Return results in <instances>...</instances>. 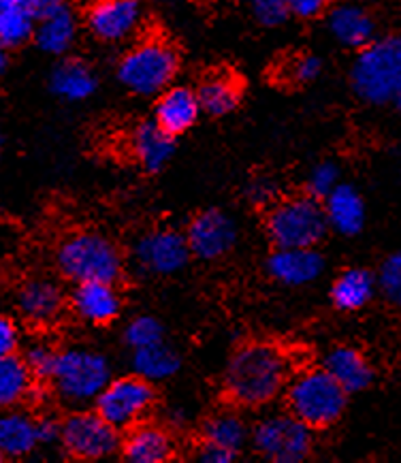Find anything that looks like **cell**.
Masks as SVG:
<instances>
[{
  "label": "cell",
  "instance_id": "6da1fadb",
  "mask_svg": "<svg viewBox=\"0 0 401 463\" xmlns=\"http://www.w3.org/2000/svg\"><path fill=\"white\" fill-rule=\"evenodd\" d=\"M291 376L293 361L284 348L271 342H250L228 359L222 389L235 406L263 408L284 393Z\"/></svg>",
  "mask_w": 401,
  "mask_h": 463
},
{
  "label": "cell",
  "instance_id": "7a4b0ae2",
  "mask_svg": "<svg viewBox=\"0 0 401 463\" xmlns=\"http://www.w3.org/2000/svg\"><path fill=\"white\" fill-rule=\"evenodd\" d=\"M284 391L288 412L312 430H327L338 423L346 411L348 393L324 367H308L293 373Z\"/></svg>",
  "mask_w": 401,
  "mask_h": 463
},
{
  "label": "cell",
  "instance_id": "3957f363",
  "mask_svg": "<svg viewBox=\"0 0 401 463\" xmlns=\"http://www.w3.org/2000/svg\"><path fill=\"white\" fill-rule=\"evenodd\" d=\"M58 269L75 284L120 280L124 259L117 246L97 231H79L61 243L56 254Z\"/></svg>",
  "mask_w": 401,
  "mask_h": 463
},
{
  "label": "cell",
  "instance_id": "277c9868",
  "mask_svg": "<svg viewBox=\"0 0 401 463\" xmlns=\"http://www.w3.org/2000/svg\"><path fill=\"white\" fill-rule=\"evenodd\" d=\"M401 80V37L371 41L361 47L350 71L352 90L369 105L382 107L395 100Z\"/></svg>",
  "mask_w": 401,
  "mask_h": 463
},
{
  "label": "cell",
  "instance_id": "5b68a950",
  "mask_svg": "<svg viewBox=\"0 0 401 463\" xmlns=\"http://www.w3.org/2000/svg\"><path fill=\"white\" fill-rule=\"evenodd\" d=\"M327 229L321 199L312 194L278 199L265 216V231L275 248H314Z\"/></svg>",
  "mask_w": 401,
  "mask_h": 463
},
{
  "label": "cell",
  "instance_id": "8992f818",
  "mask_svg": "<svg viewBox=\"0 0 401 463\" xmlns=\"http://www.w3.org/2000/svg\"><path fill=\"white\" fill-rule=\"evenodd\" d=\"M111 380V367L105 354L90 348H67L58 353L50 383L58 397L69 406L94 402Z\"/></svg>",
  "mask_w": 401,
  "mask_h": 463
},
{
  "label": "cell",
  "instance_id": "52a82bcc",
  "mask_svg": "<svg viewBox=\"0 0 401 463\" xmlns=\"http://www.w3.org/2000/svg\"><path fill=\"white\" fill-rule=\"evenodd\" d=\"M178 67L173 47L161 39H147L124 53L117 64V80L139 97H154L171 86Z\"/></svg>",
  "mask_w": 401,
  "mask_h": 463
},
{
  "label": "cell",
  "instance_id": "ba28073f",
  "mask_svg": "<svg viewBox=\"0 0 401 463\" xmlns=\"http://www.w3.org/2000/svg\"><path fill=\"white\" fill-rule=\"evenodd\" d=\"M252 447L274 463H301L314 449V430L291 412L263 417L252 427Z\"/></svg>",
  "mask_w": 401,
  "mask_h": 463
},
{
  "label": "cell",
  "instance_id": "9c48e42d",
  "mask_svg": "<svg viewBox=\"0 0 401 463\" xmlns=\"http://www.w3.org/2000/svg\"><path fill=\"white\" fill-rule=\"evenodd\" d=\"M154 384L133 373V376L111 378L107 387L94 400V411L117 431H126L147 417V412L154 408Z\"/></svg>",
  "mask_w": 401,
  "mask_h": 463
},
{
  "label": "cell",
  "instance_id": "30bf717a",
  "mask_svg": "<svg viewBox=\"0 0 401 463\" xmlns=\"http://www.w3.org/2000/svg\"><path fill=\"white\" fill-rule=\"evenodd\" d=\"M61 444L79 461H100L114 457L122 447L120 431L94 411H78L62 420Z\"/></svg>",
  "mask_w": 401,
  "mask_h": 463
},
{
  "label": "cell",
  "instance_id": "8fae6325",
  "mask_svg": "<svg viewBox=\"0 0 401 463\" xmlns=\"http://www.w3.org/2000/svg\"><path fill=\"white\" fill-rule=\"evenodd\" d=\"M192 252L186 235L173 229H152L135 243V265L150 276H173L184 269Z\"/></svg>",
  "mask_w": 401,
  "mask_h": 463
},
{
  "label": "cell",
  "instance_id": "7c38bea8",
  "mask_svg": "<svg viewBox=\"0 0 401 463\" xmlns=\"http://www.w3.org/2000/svg\"><path fill=\"white\" fill-rule=\"evenodd\" d=\"M239 231L233 216L222 210H205L188 224L186 240L192 257L200 260H218L227 257L238 243Z\"/></svg>",
  "mask_w": 401,
  "mask_h": 463
},
{
  "label": "cell",
  "instance_id": "4fadbf2b",
  "mask_svg": "<svg viewBox=\"0 0 401 463\" xmlns=\"http://www.w3.org/2000/svg\"><path fill=\"white\" fill-rule=\"evenodd\" d=\"M90 33L105 43H120L139 31L141 5L137 0H97L86 15Z\"/></svg>",
  "mask_w": 401,
  "mask_h": 463
},
{
  "label": "cell",
  "instance_id": "5bb4252c",
  "mask_svg": "<svg viewBox=\"0 0 401 463\" xmlns=\"http://www.w3.org/2000/svg\"><path fill=\"white\" fill-rule=\"evenodd\" d=\"M322 271L324 257L316 248H275L267 259V274L284 287H305Z\"/></svg>",
  "mask_w": 401,
  "mask_h": 463
},
{
  "label": "cell",
  "instance_id": "9a60e30c",
  "mask_svg": "<svg viewBox=\"0 0 401 463\" xmlns=\"http://www.w3.org/2000/svg\"><path fill=\"white\" fill-rule=\"evenodd\" d=\"M128 152L141 169L147 174H158L173 158L175 137L156 120L141 122L128 135Z\"/></svg>",
  "mask_w": 401,
  "mask_h": 463
},
{
  "label": "cell",
  "instance_id": "2e32d148",
  "mask_svg": "<svg viewBox=\"0 0 401 463\" xmlns=\"http://www.w3.org/2000/svg\"><path fill=\"white\" fill-rule=\"evenodd\" d=\"M120 453L128 463H164L173 459L175 442L164 427L141 420L128 430Z\"/></svg>",
  "mask_w": 401,
  "mask_h": 463
},
{
  "label": "cell",
  "instance_id": "e0dca14e",
  "mask_svg": "<svg viewBox=\"0 0 401 463\" xmlns=\"http://www.w3.org/2000/svg\"><path fill=\"white\" fill-rule=\"evenodd\" d=\"M70 307L90 325H109L122 310V299L111 282H81L70 295Z\"/></svg>",
  "mask_w": 401,
  "mask_h": 463
},
{
  "label": "cell",
  "instance_id": "ac0fdd59",
  "mask_svg": "<svg viewBox=\"0 0 401 463\" xmlns=\"http://www.w3.org/2000/svg\"><path fill=\"white\" fill-rule=\"evenodd\" d=\"M17 307L22 317L33 325H50L61 318L64 295L58 284L43 278H34L17 290Z\"/></svg>",
  "mask_w": 401,
  "mask_h": 463
},
{
  "label": "cell",
  "instance_id": "d6986e66",
  "mask_svg": "<svg viewBox=\"0 0 401 463\" xmlns=\"http://www.w3.org/2000/svg\"><path fill=\"white\" fill-rule=\"evenodd\" d=\"M329 33L340 45L361 50L374 41L376 22L371 14L357 3H341L329 14Z\"/></svg>",
  "mask_w": 401,
  "mask_h": 463
},
{
  "label": "cell",
  "instance_id": "ffe728a7",
  "mask_svg": "<svg viewBox=\"0 0 401 463\" xmlns=\"http://www.w3.org/2000/svg\"><path fill=\"white\" fill-rule=\"evenodd\" d=\"M322 367L344 387L346 393H361L374 383V367L361 350L352 346H335L324 354Z\"/></svg>",
  "mask_w": 401,
  "mask_h": 463
},
{
  "label": "cell",
  "instance_id": "44dd1931",
  "mask_svg": "<svg viewBox=\"0 0 401 463\" xmlns=\"http://www.w3.org/2000/svg\"><path fill=\"white\" fill-rule=\"evenodd\" d=\"M199 111L200 103L197 92H192L191 88L175 86L161 92L154 116L156 122L175 137V135L186 133L188 128L197 124Z\"/></svg>",
  "mask_w": 401,
  "mask_h": 463
},
{
  "label": "cell",
  "instance_id": "7402d4cb",
  "mask_svg": "<svg viewBox=\"0 0 401 463\" xmlns=\"http://www.w3.org/2000/svg\"><path fill=\"white\" fill-rule=\"evenodd\" d=\"M324 213L327 222L340 235H357L365 224V201L361 193L350 184H338L324 197Z\"/></svg>",
  "mask_w": 401,
  "mask_h": 463
},
{
  "label": "cell",
  "instance_id": "603a6c76",
  "mask_svg": "<svg viewBox=\"0 0 401 463\" xmlns=\"http://www.w3.org/2000/svg\"><path fill=\"white\" fill-rule=\"evenodd\" d=\"M34 39L37 45L47 53H64L73 45L78 37V20H75L73 9L67 3L58 5L45 15H41L34 24Z\"/></svg>",
  "mask_w": 401,
  "mask_h": 463
},
{
  "label": "cell",
  "instance_id": "cb8c5ba5",
  "mask_svg": "<svg viewBox=\"0 0 401 463\" xmlns=\"http://www.w3.org/2000/svg\"><path fill=\"white\" fill-rule=\"evenodd\" d=\"M39 447L37 420L17 411H0V455L3 459H22Z\"/></svg>",
  "mask_w": 401,
  "mask_h": 463
},
{
  "label": "cell",
  "instance_id": "d4e9b609",
  "mask_svg": "<svg viewBox=\"0 0 401 463\" xmlns=\"http://www.w3.org/2000/svg\"><path fill=\"white\" fill-rule=\"evenodd\" d=\"M376 290H378V280L369 269L350 267L333 280L331 301L341 312H357L374 299Z\"/></svg>",
  "mask_w": 401,
  "mask_h": 463
},
{
  "label": "cell",
  "instance_id": "484cf974",
  "mask_svg": "<svg viewBox=\"0 0 401 463\" xmlns=\"http://www.w3.org/2000/svg\"><path fill=\"white\" fill-rule=\"evenodd\" d=\"M97 77H94L92 69L81 61H64L51 71L50 88L56 97L62 100H78L90 99L94 90H97Z\"/></svg>",
  "mask_w": 401,
  "mask_h": 463
},
{
  "label": "cell",
  "instance_id": "4316f807",
  "mask_svg": "<svg viewBox=\"0 0 401 463\" xmlns=\"http://www.w3.org/2000/svg\"><path fill=\"white\" fill-rule=\"evenodd\" d=\"M131 365H133V373H137V376L145 378L147 383L154 384V383H163V380L173 378L175 373L180 372L182 359L180 354L163 340V342L150 344V346L133 350Z\"/></svg>",
  "mask_w": 401,
  "mask_h": 463
},
{
  "label": "cell",
  "instance_id": "83f0119b",
  "mask_svg": "<svg viewBox=\"0 0 401 463\" xmlns=\"http://www.w3.org/2000/svg\"><path fill=\"white\" fill-rule=\"evenodd\" d=\"M37 15L31 0H0V45L17 47L34 34Z\"/></svg>",
  "mask_w": 401,
  "mask_h": 463
},
{
  "label": "cell",
  "instance_id": "f1b7e54d",
  "mask_svg": "<svg viewBox=\"0 0 401 463\" xmlns=\"http://www.w3.org/2000/svg\"><path fill=\"white\" fill-rule=\"evenodd\" d=\"M197 97L200 109L210 116H227L239 105L241 88L233 75L214 73L200 81Z\"/></svg>",
  "mask_w": 401,
  "mask_h": 463
},
{
  "label": "cell",
  "instance_id": "f546056e",
  "mask_svg": "<svg viewBox=\"0 0 401 463\" xmlns=\"http://www.w3.org/2000/svg\"><path fill=\"white\" fill-rule=\"evenodd\" d=\"M247 438H250V431H247L246 420L233 411L214 412L203 423V442L216 444L235 455H239V450L246 447Z\"/></svg>",
  "mask_w": 401,
  "mask_h": 463
},
{
  "label": "cell",
  "instance_id": "4dcf8cb0",
  "mask_svg": "<svg viewBox=\"0 0 401 463\" xmlns=\"http://www.w3.org/2000/svg\"><path fill=\"white\" fill-rule=\"evenodd\" d=\"M34 384L33 373L28 372L23 359L17 354L0 357V411L14 408L31 395Z\"/></svg>",
  "mask_w": 401,
  "mask_h": 463
},
{
  "label": "cell",
  "instance_id": "1f68e13d",
  "mask_svg": "<svg viewBox=\"0 0 401 463\" xmlns=\"http://www.w3.org/2000/svg\"><path fill=\"white\" fill-rule=\"evenodd\" d=\"M164 340V326L158 318L150 317V314H141V317L133 318L131 323L124 329V342L128 344V348L137 350L150 344L163 342Z\"/></svg>",
  "mask_w": 401,
  "mask_h": 463
},
{
  "label": "cell",
  "instance_id": "d6a6232c",
  "mask_svg": "<svg viewBox=\"0 0 401 463\" xmlns=\"http://www.w3.org/2000/svg\"><path fill=\"white\" fill-rule=\"evenodd\" d=\"M56 361H58V350L43 342L33 344V346L26 350V354H23V364H26L28 372L33 373L34 383H47V380H51Z\"/></svg>",
  "mask_w": 401,
  "mask_h": 463
},
{
  "label": "cell",
  "instance_id": "836d02e7",
  "mask_svg": "<svg viewBox=\"0 0 401 463\" xmlns=\"http://www.w3.org/2000/svg\"><path fill=\"white\" fill-rule=\"evenodd\" d=\"M376 280H378V290L385 295L388 304L401 310V250L385 259Z\"/></svg>",
  "mask_w": 401,
  "mask_h": 463
},
{
  "label": "cell",
  "instance_id": "e575fe53",
  "mask_svg": "<svg viewBox=\"0 0 401 463\" xmlns=\"http://www.w3.org/2000/svg\"><path fill=\"white\" fill-rule=\"evenodd\" d=\"M340 184V167L331 160H322L318 163L308 175V194L316 199H324L331 190Z\"/></svg>",
  "mask_w": 401,
  "mask_h": 463
},
{
  "label": "cell",
  "instance_id": "d590c367",
  "mask_svg": "<svg viewBox=\"0 0 401 463\" xmlns=\"http://www.w3.org/2000/svg\"><path fill=\"white\" fill-rule=\"evenodd\" d=\"M246 199L255 207H271L280 199V188L275 180L267 175H256L246 184Z\"/></svg>",
  "mask_w": 401,
  "mask_h": 463
},
{
  "label": "cell",
  "instance_id": "8d00e7d4",
  "mask_svg": "<svg viewBox=\"0 0 401 463\" xmlns=\"http://www.w3.org/2000/svg\"><path fill=\"white\" fill-rule=\"evenodd\" d=\"M250 9L263 26H280L291 15L286 0H250Z\"/></svg>",
  "mask_w": 401,
  "mask_h": 463
},
{
  "label": "cell",
  "instance_id": "74e56055",
  "mask_svg": "<svg viewBox=\"0 0 401 463\" xmlns=\"http://www.w3.org/2000/svg\"><path fill=\"white\" fill-rule=\"evenodd\" d=\"M321 71H322V61L318 56H314V53H301V56L293 58L286 67L288 77H291L293 81H297V84L314 81L316 77L321 75Z\"/></svg>",
  "mask_w": 401,
  "mask_h": 463
},
{
  "label": "cell",
  "instance_id": "f35d334b",
  "mask_svg": "<svg viewBox=\"0 0 401 463\" xmlns=\"http://www.w3.org/2000/svg\"><path fill=\"white\" fill-rule=\"evenodd\" d=\"M17 348H20V329L11 318L0 317V357L15 354Z\"/></svg>",
  "mask_w": 401,
  "mask_h": 463
},
{
  "label": "cell",
  "instance_id": "ab89813d",
  "mask_svg": "<svg viewBox=\"0 0 401 463\" xmlns=\"http://www.w3.org/2000/svg\"><path fill=\"white\" fill-rule=\"evenodd\" d=\"M291 15H297L301 20H314L327 11L331 0H286Z\"/></svg>",
  "mask_w": 401,
  "mask_h": 463
},
{
  "label": "cell",
  "instance_id": "60d3db41",
  "mask_svg": "<svg viewBox=\"0 0 401 463\" xmlns=\"http://www.w3.org/2000/svg\"><path fill=\"white\" fill-rule=\"evenodd\" d=\"M194 457H197V461H200V463H231L238 459V455L231 453V450L216 447V444H210L203 440H200Z\"/></svg>",
  "mask_w": 401,
  "mask_h": 463
},
{
  "label": "cell",
  "instance_id": "b9f144b4",
  "mask_svg": "<svg viewBox=\"0 0 401 463\" xmlns=\"http://www.w3.org/2000/svg\"><path fill=\"white\" fill-rule=\"evenodd\" d=\"M61 431H62V420H56L54 417H43L37 420L39 444L61 442Z\"/></svg>",
  "mask_w": 401,
  "mask_h": 463
},
{
  "label": "cell",
  "instance_id": "7bdbcfd3",
  "mask_svg": "<svg viewBox=\"0 0 401 463\" xmlns=\"http://www.w3.org/2000/svg\"><path fill=\"white\" fill-rule=\"evenodd\" d=\"M62 0H31V7L34 11V15H37V20L41 15H45L47 11H51L54 7H58Z\"/></svg>",
  "mask_w": 401,
  "mask_h": 463
},
{
  "label": "cell",
  "instance_id": "ee69618b",
  "mask_svg": "<svg viewBox=\"0 0 401 463\" xmlns=\"http://www.w3.org/2000/svg\"><path fill=\"white\" fill-rule=\"evenodd\" d=\"M5 50H7V47L0 45V75H3V71L7 69V53H5Z\"/></svg>",
  "mask_w": 401,
  "mask_h": 463
},
{
  "label": "cell",
  "instance_id": "f6af8a7d",
  "mask_svg": "<svg viewBox=\"0 0 401 463\" xmlns=\"http://www.w3.org/2000/svg\"><path fill=\"white\" fill-rule=\"evenodd\" d=\"M393 105L397 107V109L401 111V80H399V88H397V94H395V100H393Z\"/></svg>",
  "mask_w": 401,
  "mask_h": 463
},
{
  "label": "cell",
  "instance_id": "bcb514c9",
  "mask_svg": "<svg viewBox=\"0 0 401 463\" xmlns=\"http://www.w3.org/2000/svg\"><path fill=\"white\" fill-rule=\"evenodd\" d=\"M0 152H3V135H0Z\"/></svg>",
  "mask_w": 401,
  "mask_h": 463
},
{
  "label": "cell",
  "instance_id": "7dc6e473",
  "mask_svg": "<svg viewBox=\"0 0 401 463\" xmlns=\"http://www.w3.org/2000/svg\"><path fill=\"white\" fill-rule=\"evenodd\" d=\"M0 461H3V455H0Z\"/></svg>",
  "mask_w": 401,
  "mask_h": 463
},
{
  "label": "cell",
  "instance_id": "c3c4849f",
  "mask_svg": "<svg viewBox=\"0 0 401 463\" xmlns=\"http://www.w3.org/2000/svg\"><path fill=\"white\" fill-rule=\"evenodd\" d=\"M399 177H401V174H399Z\"/></svg>",
  "mask_w": 401,
  "mask_h": 463
}]
</instances>
